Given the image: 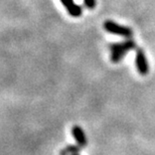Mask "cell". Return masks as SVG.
<instances>
[{
    "instance_id": "cell-1",
    "label": "cell",
    "mask_w": 155,
    "mask_h": 155,
    "mask_svg": "<svg viewBox=\"0 0 155 155\" xmlns=\"http://www.w3.org/2000/svg\"><path fill=\"white\" fill-rule=\"evenodd\" d=\"M110 48V58L111 61L114 64L120 63L123 58L127 54V52L136 48V42L132 38H126L124 41L112 42L109 45Z\"/></svg>"
},
{
    "instance_id": "cell-2",
    "label": "cell",
    "mask_w": 155,
    "mask_h": 155,
    "mask_svg": "<svg viewBox=\"0 0 155 155\" xmlns=\"http://www.w3.org/2000/svg\"><path fill=\"white\" fill-rule=\"evenodd\" d=\"M104 29L112 35H116L125 38H132L133 30L129 26L121 25L113 20H106L103 24Z\"/></svg>"
},
{
    "instance_id": "cell-3",
    "label": "cell",
    "mask_w": 155,
    "mask_h": 155,
    "mask_svg": "<svg viewBox=\"0 0 155 155\" xmlns=\"http://www.w3.org/2000/svg\"><path fill=\"white\" fill-rule=\"evenodd\" d=\"M135 64L138 73L141 76H146L149 73V64H148L147 57L145 54L143 48H136V55H135Z\"/></svg>"
},
{
    "instance_id": "cell-4",
    "label": "cell",
    "mask_w": 155,
    "mask_h": 155,
    "mask_svg": "<svg viewBox=\"0 0 155 155\" xmlns=\"http://www.w3.org/2000/svg\"><path fill=\"white\" fill-rule=\"evenodd\" d=\"M63 5L69 12V14L73 17H80L83 14L82 7L78 5L75 0H61Z\"/></svg>"
},
{
    "instance_id": "cell-5",
    "label": "cell",
    "mask_w": 155,
    "mask_h": 155,
    "mask_svg": "<svg viewBox=\"0 0 155 155\" xmlns=\"http://www.w3.org/2000/svg\"><path fill=\"white\" fill-rule=\"evenodd\" d=\"M72 135L74 136V138L76 139L77 144L80 145L81 147H85L88 144V140H87V136L84 132V129L82 127L75 125L72 128Z\"/></svg>"
},
{
    "instance_id": "cell-6",
    "label": "cell",
    "mask_w": 155,
    "mask_h": 155,
    "mask_svg": "<svg viewBox=\"0 0 155 155\" xmlns=\"http://www.w3.org/2000/svg\"><path fill=\"white\" fill-rule=\"evenodd\" d=\"M83 149V147H81L80 145H69V146L64 147L63 150L60 152V155H73L76 153H79L81 150Z\"/></svg>"
},
{
    "instance_id": "cell-7",
    "label": "cell",
    "mask_w": 155,
    "mask_h": 155,
    "mask_svg": "<svg viewBox=\"0 0 155 155\" xmlns=\"http://www.w3.org/2000/svg\"><path fill=\"white\" fill-rule=\"evenodd\" d=\"M84 3H85V6L88 9H94L96 7V0H84Z\"/></svg>"
},
{
    "instance_id": "cell-8",
    "label": "cell",
    "mask_w": 155,
    "mask_h": 155,
    "mask_svg": "<svg viewBox=\"0 0 155 155\" xmlns=\"http://www.w3.org/2000/svg\"><path fill=\"white\" fill-rule=\"evenodd\" d=\"M73 155H79V153H76V154H73Z\"/></svg>"
}]
</instances>
